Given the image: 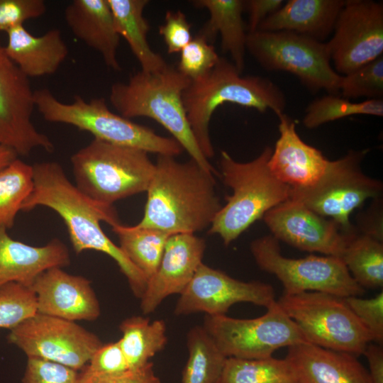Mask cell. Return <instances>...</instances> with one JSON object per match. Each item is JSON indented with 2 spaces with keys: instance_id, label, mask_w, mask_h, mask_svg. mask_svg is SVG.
Listing matches in <instances>:
<instances>
[{
  "instance_id": "1",
  "label": "cell",
  "mask_w": 383,
  "mask_h": 383,
  "mask_svg": "<svg viewBox=\"0 0 383 383\" xmlns=\"http://www.w3.org/2000/svg\"><path fill=\"white\" fill-rule=\"evenodd\" d=\"M33 169V191L22 204L21 211L43 206L55 211L67 226L74 252L79 254L93 250L108 255L126 277L133 294L140 299L146 288V279L101 227V222L111 227L121 223L113 206L82 193L57 162H37Z\"/></svg>"
},
{
  "instance_id": "2",
  "label": "cell",
  "mask_w": 383,
  "mask_h": 383,
  "mask_svg": "<svg viewBox=\"0 0 383 383\" xmlns=\"http://www.w3.org/2000/svg\"><path fill=\"white\" fill-rule=\"evenodd\" d=\"M157 156L144 214L136 226L172 235L194 234L210 226L222 207L213 174L192 159L182 162Z\"/></svg>"
},
{
  "instance_id": "3",
  "label": "cell",
  "mask_w": 383,
  "mask_h": 383,
  "mask_svg": "<svg viewBox=\"0 0 383 383\" xmlns=\"http://www.w3.org/2000/svg\"><path fill=\"white\" fill-rule=\"evenodd\" d=\"M182 99L193 135L208 160L214 155L210 121L219 106L232 103L260 112L270 110L277 116L284 113L287 105L285 94L272 80L242 76L232 62L221 57L206 74L190 80Z\"/></svg>"
},
{
  "instance_id": "4",
  "label": "cell",
  "mask_w": 383,
  "mask_h": 383,
  "mask_svg": "<svg viewBox=\"0 0 383 383\" xmlns=\"http://www.w3.org/2000/svg\"><path fill=\"white\" fill-rule=\"evenodd\" d=\"M189 82L177 68L168 65L157 72L140 70L127 82L114 83L109 100L119 115L126 118L146 117L160 123L191 159L215 174L216 170L201 151L187 119L182 94Z\"/></svg>"
},
{
  "instance_id": "5",
  "label": "cell",
  "mask_w": 383,
  "mask_h": 383,
  "mask_svg": "<svg viewBox=\"0 0 383 383\" xmlns=\"http://www.w3.org/2000/svg\"><path fill=\"white\" fill-rule=\"evenodd\" d=\"M272 148L266 146L254 160L240 162L226 151L221 152L219 169L222 181L232 189L209 229L228 245L255 221L289 199L290 188L270 172L268 161Z\"/></svg>"
},
{
  "instance_id": "6",
  "label": "cell",
  "mask_w": 383,
  "mask_h": 383,
  "mask_svg": "<svg viewBox=\"0 0 383 383\" xmlns=\"http://www.w3.org/2000/svg\"><path fill=\"white\" fill-rule=\"evenodd\" d=\"M75 186L100 203L146 192L155 165L148 152L94 138L71 157Z\"/></svg>"
},
{
  "instance_id": "7",
  "label": "cell",
  "mask_w": 383,
  "mask_h": 383,
  "mask_svg": "<svg viewBox=\"0 0 383 383\" xmlns=\"http://www.w3.org/2000/svg\"><path fill=\"white\" fill-rule=\"evenodd\" d=\"M34 101L35 107L47 121L73 126L95 139L157 155L176 157L184 150L173 138L161 136L148 127L114 113L104 98L86 101L75 95L72 103L66 104L49 89H41L34 91Z\"/></svg>"
},
{
  "instance_id": "8",
  "label": "cell",
  "mask_w": 383,
  "mask_h": 383,
  "mask_svg": "<svg viewBox=\"0 0 383 383\" xmlns=\"http://www.w3.org/2000/svg\"><path fill=\"white\" fill-rule=\"evenodd\" d=\"M277 301L309 343L358 357L372 342L345 297L305 292L283 294Z\"/></svg>"
},
{
  "instance_id": "9",
  "label": "cell",
  "mask_w": 383,
  "mask_h": 383,
  "mask_svg": "<svg viewBox=\"0 0 383 383\" xmlns=\"http://www.w3.org/2000/svg\"><path fill=\"white\" fill-rule=\"evenodd\" d=\"M246 50L262 67L295 75L311 91L338 94L342 75L333 68L326 43L290 31L248 33Z\"/></svg>"
},
{
  "instance_id": "10",
  "label": "cell",
  "mask_w": 383,
  "mask_h": 383,
  "mask_svg": "<svg viewBox=\"0 0 383 383\" xmlns=\"http://www.w3.org/2000/svg\"><path fill=\"white\" fill-rule=\"evenodd\" d=\"M368 152V149L350 150L338 160H329L325 172L313 185L289 187V199L333 220L345 232L355 231L350 221L351 213L367 199H377L382 193V182L362 170V161Z\"/></svg>"
},
{
  "instance_id": "11",
  "label": "cell",
  "mask_w": 383,
  "mask_h": 383,
  "mask_svg": "<svg viewBox=\"0 0 383 383\" xmlns=\"http://www.w3.org/2000/svg\"><path fill=\"white\" fill-rule=\"evenodd\" d=\"M250 248L257 266L281 282L284 294L320 292L348 297L365 292L340 257L314 255L287 257L281 252L279 241L272 235L254 240Z\"/></svg>"
},
{
  "instance_id": "12",
  "label": "cell",
  "mask_w": 383,
  "mask_h": 383,
  "mask_svg": "<svg viewBox=\"0 0 383 383\" xmlns=\"http://www.w3.org/2000/svg\"><path fill=\"white\" fill-rule=\"evenodd\" d=\"M203 328L226 357L264 359L281 348L306 342L277 301L255 318L206 315Z\"/></svg>"
},
{
  "instance_id": "13",
  "label": "cell",
  "mask_w": 383,
  "mask_h": 383,
  "mask_svg": "<svg viewBox=\"0 0 383 383\" xmlns=\"http://www.w3.org/2000/svg\"><path fill=\"white\" fill-rule=\"evenodd\" d=\"M9 343L28 357L84 369L102 345L99 337L75 321L36 313L10 330Z\"/></svg>"
},
{
  "instance_id": "14",
  "label": "cell",
  "mask_w": 383,
  "mask_h": 383,
  "mask_svg": "<svg viewBox=\"0 0 383 383\" xmlns=\"http://www.w3.org/2000/svg\"><path fill=\"white\" fill-rule=\"evenodd\" d=\"M336 72L345 75L383 55V4L345 0L326 43Z\"/></svg>"
},
{
  "instance_id": "15",
  "label": "cell",
  "mask_w": 383,
  "mask_h": 383,
  "mask_svg": "<svg viewBox=\"0 0 383 383\" xmlns=\"http://www.w3.org/2000/svg\"><path fill=\"white\" fill-rule=\"evenodd\" d=\"M35 108L34 91L28 78L0 44V145L23 156L36 148L54 150L50 138L32 122Z\"/></svg>"
},
{
  "instance_id": "16",
  "label": "cell",
  "mask_w": 383,
  "mask_h": 383,
  "mask_svg": "<svg viewBox=\"0 0 383 383\" xmlns=\"http://www.w3.org/2000/svg\"><path fill=\"white\" fill-rule=\"evenodd\" d=\"M276 301L271 284L260 281H240L201 263L180 294L174 313L176 315L197 312H204L209 316L226 315L237 303L248 302L267 309Z\"/></svg>"
},
{
  "instance_id": "17",
  "label": "cell",
  "mask_w": 383,
  "mask_h": 383,
  "mask_svg": "<svg viewBox=\"0 0 383 383\" xmlns=\"http://www.w3.org/2000/svg\"><path fill=\"white\" fill-rule=\"evenodd\" d=\"M263 219L271 235L279 242L303 251L338 257L356 231L345 232L333 220L292 199L270 209Z\"/></svg>"
},
{
  "instance_id": "18",
  "label": "cell",
  "mask_w": 383,
  "mask_h": 383,
  "mask_svg": "<svg viewBox=\"0 0 383 383\" xmlns=\"http://www.w3.org/2000/svg\"><path fill=\"white\" fill-rule=\"evenodd\" d=\"M205 249V240L194 233L168 238L160 265L140 298L144 314L153 312L167 296L182 293L203 263Z\"/></svg>"
},
{
  "instance_id": "19",
  "label": "cell",
  "mask_w": 383,
  "mask_h": 383,
  "mask_svg": "<svg viewBox=\"0 0 383 383\" xmlns=\"http://www.w3.org/2000/svg\"><path fill=\"white\" fill-rule=\"evenodd\" d=\"M37 313L69 321H94L101 309L91 282L70 274L61 267L42 272L31 286Z\"/></svg>"
},
{
  "instance_id": "20",
  "label": "cell",
  "mask_w": 383,
  "mask_h": 383,
  "mask_svg": "<svg viewBox=\"0 0 383 383\" xmlns=\"http://www.w3.org/2000/svg\"><path fill=\"white\" fill-rule=\"evenodd\" d=\"M277 117L279 137L269 159V169L291 189L309 187L321 177L329 160L321 150L303 141L292 118L284 113Z\"/></svg>"
},
{
  "instance_id": "21",
  "label": "cell",
  "mask_w": 383,
  "mask_h": 383,
  "mask_svg": "<svg viewBox=\"0 0 383 383\" xmlns=\"http://www.w3.org/2000/svg\"><path fill=\"white\" fill-rule=\"evenodd\" d=\"M287 348L285 359L297 383H371L369 371L355 355L308 342Z\"/></svg>"
},
{
  "instance_id": "22",
  "label": "cell",
  "mask_w": 383,
  "mask_h": 383,
  "mask_svg": "<svg viewBox=\"0 0 383 383\" xmlns=\"http://www.w3.org/2000/svg\"><path fill=\"white\" fill-rule=\"evenodd\" d=\"M7 230L0 226V287L12 282L31 287L44 271L70 264L69 250L59 239L33 246L13 239Z\"/></svg>"
},
{
  "instance_id": "23",
  "label": "cell",
  "mask_w": 383,
  "mask_h": 383,
  "mask_svg": "<svg viewBox=\"0 0 383 383\" xmlns=\"http://www.w3.org/2000/svg\"><path fill=\"white\" fill-rule=\"evenodd\" d=\"M72 33L99 52L107 67L121 70L117 57L120 43L107 0H74L65 10Z\"/></svg>"
},
{
  "instance_id": "24",
  "label": "cell",
  "mask_w": 383,
  "mask_h": 383,
  "mask_svg": "<svg viewBox=\"0 0 383 383\" xmlns=\"http://www.w3.org/2000/svg\"><path fill=\"white\" fill-rule=\"evenodd\" d=\"M6 33L8 42L4 51L28 78L54 74L68 55V48L59 29L35 36L21 25Z\"/></svg>"
},
{
  "instance_id": "25",
  "label": "cell",
  "mask_w": 383,
  "mask_h": 383,
  "mask_svg": "<svg viewBox=\"0 0 383 383\" xmlns=\"http://www.w3.org/2000/svg\"><path fill=\"white\" fill-rule=\"evenodd\" d=\"M345 0H289L257 30L290 31L322 41L333 33Z\"/></svg>"
},
{
  "instance_id": "26",
  "label": "cell",
  "mask_w": 383,
  "mask_h": 383,
  "mask_svg": "<svg viewBox=\"0 0 383 383\" xmlns=\"http://www.w3.org/2000/svg\"><path fill=\"white\" fill-rule=\"evenodd\" d=\"M192 4L209 13V18L199 34L212 43L218 34L221 35L223 52L229 53L233 64L240 73L245 67L248 33L243 20L245 10L242 0H195Z\"/></svg>"
},
{
  "instance_id": "27",
  "label": "cell",
  "mask_w": 383,
  "mask_h": 383,
  "mask_svg": "<svg viewBox=\"0 0 383 383\" xmlns=\"http://www.w3.org/2000/svg\"><path fill=\"white\" fill-rule=\"evenodd\" d=\"M116 30L128 44L140 65V70L153 72L167 64L163 57L150 48L148 40L150 25L143 16L148 0H107Z\"/></svg>"
},
{
  "instance_id": "28",
  "label": "cell",
  "mask_w": 383,
  "mask_h": 383,
  "mask_svg": "<svg viewBox=\"0 0 383 383\" xmlns=\"http://www.w3.org/2000/svg\"><path fill=\"white\" fill-rule=\"evenodd\" d=\"M119 329L122 337L118 341L130 370L148 364L167 342L166 325L162 320L150 322L148 318L134 316L123 320Z\"/></svg>"
},
{
  "instance_id": "29",
  "label": "cell",
  "mask_w": 383,
  "mask_h": 383,
  "mask_svg": "<svg viewBox=\"0 0 383 383\" xmlns=\"http://www.w3.org/2000/svg\"><path fill=\"white\" fill-rule=\"evenodd\" d=\"M119 248L147 280L156 272L165 243L172 235L157 229L117 224L111 227Z\"/></svg>"
},
{
  "instance_id": "30",
  "label": "cell",
  "mask_w": 383,
  "mask_h": 383,
  "mask_svg": "<svg viewBox=\"0 0 383 383\" xmlns=\"http://www.w3.org/2000/svg\"><path fill=\"white\" fill-rule=\"evenodd\" d=\"M354 280L363 289L383 287V241L353 233L340 257Z\"/></svg>"
},
{
  "instance_id": "31",
  "label": "cell",
  "mask_w": 383,
  "mask_h": 383,
  "mask_svg": "<svg viewBox=\"0 0 383 383\" xmlns=\"http://www.w3.org/2000/svg\"><path fill=\"white\" fill-rule=\"evenodd\" d=\"M187 340L189 357L182 372V383H217L227 357L203 326L191 328Z\"/></svg>"
},
{
  "instance_id": "32",
  "label": "cell",
  "mask_w": 383,
  "mask_h": 383,
  "mask_svg": "<svg viewBox=\"0 0 383 383\" xmlns=\"http://www.w3.org/2000/svg\"><path fill=\"white\" fill-rule=\"evenodd\" d=\"M217 383H297L287 360L227 357Z\"/></svg>"
},
{
  "instance_id": "33",
  "label": "cell",
  "mask_w": 383,
  "mask_h": 383,
  "mask_svg": "<svg viewBox=\"0 0 383 383\" xmlns=\"http://www.w3.org/2000/svg\"><path fill=\"white\" fill-rule=\"evenodd\" d=\"M33 188V165L18 157L0 170V226L11 228Z\"/></svg>"
},
{
  "instance_id": "34",
  "label": "cell",
  "mask_w": 383,
  "mask_h": 383,
  "mask_svg": "<svg viewBox=\"0 0 383 383\" xmlns=\"http://www.w3.org/2000/svg\"><path fill=\"white\" fill-rule=\"evenodd\" d=\"M353 115L383 116L382 99L355 103L338 94H328L311 101L306 109L303 124L314 129L323 124Z\"/></svg>"
},
{
  "instance_id": "35",
  "label": "cell",
  "mask_w": 383,
  "mask_h": 383,
  "mask_svg": "<svg viewBox=\"0 0 383 383\" xmlns=\"http://www.w3.org/2000/svg\"><path fill=\"white\" fill-rule=\"evenodd\" d=\"M36 313L31 287L15 282L0 287V328L11 330Z\"/></svg>"
},
{
  "instance_id": "36",
  "label": "cell",
  "mask_w": 383,
  "mask_h": 383,
  "mask_svg": "<svg viewBox=\"0 0 383 383\" xmlns=\"http://www.w3.org/2000/svg\"><path fill=\"white\" fill-rule=\"evenodd\" d=\"M345 99L383 96V55L345 75H342L340 92Z\"/></svg>"
},
{
  "instance_id": "37",
  "label": "cell",
  "mask_w": 383,
  "mask_h": 383,
  "mask_svg": "<svg viewBox=\"0 0 383 383\" xmlns=\"http://www.w3.org/2000/svg\"><path fill=\"white\" fill-rule=\"evenodd\" d=\"M220 58L213 45L197 33L180 52L177 70L190 80L210 71Z\"/></svg>"
},
{
  "instance_id": "38",
  "label": "cell",
  "mask_w": 383,
  "mask_h": 383,
  "mask_svg": "<svg viewBox=\"0 0 383 383\" xmlns=\"http://www.w3.org/2000/svg\"><path fill=\"white\" fill-rule=\"evenodd\" d=\"M348 306L367 331L372 341L383 344V292L374 297H345Z\"/></svg>"
},
{
  "instance_id": "39",
  "label": "cell",
  "mask_w": 383,
  "mask_h": 383,
  "mask_svg": "<svg viewBox=\"0 0 383 383\" xmlns=\"http://www.w3.org/2000/svg\"><path fill=\"white\" fill-rule=\"evenodd\" d=\"M23 383H79L77 370L52 361L28 357Z\"/></svg>"
},
{
  "instance_id": "40",
  "label": "cell",
  "mask_w": 383,
  "mask_h": 383,
  "mask_svg": "<svg viewBox=\"0 0 383 383\" xmlns=\"http://www.w3.org/2000/svg\"><path fill=\"white\" fill-rule=\"evenodd\" d=\"M130 370L118 341L103 344L93 354L82 374L106 377Z\"/></svg>"
},
{
  "instance_id": "41",
  "label": "cell",
  "mask_w": 383,
  "mask_h": 383,
  "mask_svg": "<svg viewBox=\"0 0 383 383\" xmlns=\"http://www.w3.org/2000/svg\"><path fill=\"white\" fill-rule=\"evenodd\" d=\"M45 11L43 0H0V31L7 32L28 20L43 16Z\"/></svg>"
},
{
  "instance_id": "42",
  "label": "cell",
  "mask_w": 383,
  "mask_h": 383,
  "mask_svg": "<svg viewBox=\"0 0 383 383\" xmlns=\"http://www.w3.org/2000/svg\"><path fill=\"white\" fill-rule=\"evenodd\" d=\"M192 25L187 16L180 10L167 11L165 22L159 28L169 54L179 52L191 41Z\"/></svg>"
},
{
  "instance_id": "43",
  "label": "cell",
  "mask_w": 383,
  "mask_h": 383,
  "mask_svg": "<svg viewBox=\"0 0 383 383\" xmlns=\"http://www.w3.org/2000/svg\"><path fill=\"white\" fill-rule=\"evenodd\" d=\"M79 383H162L155 374L151 362L136 370H128L123 374L106 376H86L79 374Z\"/></svg>"
},
{
  "instance_id": "44",
  "label": "cell",
  "mask_w": 383,
  "mask_h": 383,
  "mask_svg": "<svg viewBox=\"0 0 383 383\" xmlns=\"http://www.w3.org/2000/svg\"><path fill=\"white\" fill-rule=\"evenodd\" d=\"M245 10L249 14L248 33L257 30L260 24L270 15L279 9L283 0H248L244 1Z\"/></svg>"
},
{
  "instance_id": "45",
  "label": "cell",
  "mask_w": 383,
  "mask_h": 383,
  "mask_svg": "<svg viewBox=\"0 0 383 383\" xmlns=\"http://www.w3.org/2000/svg\"><path fill=\"white\" fill-rule=\"evenodd\" d=\"M368 362L371 383H383V348L370 343L363 354Z\"/></svg>"
},
{
  "instance_id": "46",
  "label": "cell",
  "mask_w": 383,
  "mask_h": 383,
  "mask_svg": "<svg viewBox=\"0 0 383 383\" xmlns=\"http://www.w3.org/2000/svg\"><path fill=\"white\" fill-rule=\"evenodd\" d=\"M18 154L11 148L0 145V170L16 160Z\"/></svg>"
}]
</instances>
